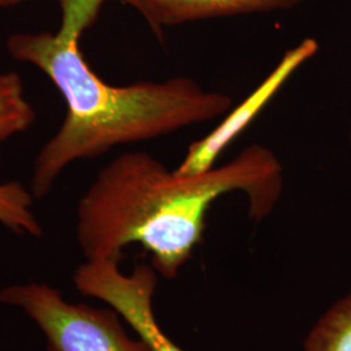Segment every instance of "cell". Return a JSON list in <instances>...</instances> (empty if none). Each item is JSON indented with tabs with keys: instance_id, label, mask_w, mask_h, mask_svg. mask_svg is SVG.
Here are the masks:
<instances>
[{
	"instance_id": "1",
	"label": "cell",
	"mask_w": 351,
	"mask_h": 351,
	"mask_svg": "<svg viewBox=\"0 0 351 351\" xmlns=\"http://www.w3.org/2000/svg\"><path fill=\"white\" fill-rule=\"evenodd\" d=\"M282 189L281 160L259 143L195 175L171 171L147 152H125L107 164L82 195L77 241L86 261H120L125 247L138 243L150 252L156 274L173 280L201 243L215 202L243 193L251 219L262 221Z\"/></svg>"
},
{
	"instance_id": "2",
	"label": "cell",
	"mask_w": 351,
	"mask_h": 351,
	"mask_svg": "<svg viewBox=\"0 0 351 351\" xmlns=\"http://www.w3.org/2000/svg\"><path fill=\"white\" fill-rule=\"evenodd\" d=\"M91 23L62 11L56 33H17L7 39L11 58L36 66L66 104L59 130L38 152L32 193L46 197L71 164L93 159L113 147L146 142L223 117L232 97L202 88L189 77L125 86L107 84L88 65L80 39Z\"/></svg>"
},
{
	"instance_id": "3",
	"label": "cell",
	"mask_w": 351,
	"mask_h": 351,
	"mask_svg": "<svg viewBox=\"0 0 351 351\" xmlns=\"http://www.w3.org/2000/svg\"><path fill=\"white\" fill-rule=\"evenodd\" d=\"M0 303L23 310L42 330L49 351H151L128 336L113 308L71 303L46 284L0 289Z\"/></svg>"
},
{
	"instance_id": "4",
	"label": "cell",
	"mask_w": 351,
	"mask_h": 351,
	"mask_svg": "<svg viewBox=\"0 0 351 351\" xmlns=\"http://www.w3.org/2000/svg\"><path fill=\"white\" fill-rule=\"evenodd\" d=\"M117 259L85 261L75 269V288L84 295L107 303L132 326L151 351H182L167 337L152 308L158 285L152 265L138 264L130 275L121 272Z\"/></svg>"
},
{
	"instance_id": "5",
	"label": "cell",
	"mask_w": 351,
	"mask_h": 351,
	"mask_svg": "<svg viewBox=\"0 0 351 351\" xmlns=\"http://www.w3.org/2000/svg\"><path fill=\"white\" fill-rule=\"evenodd\" d=\"M317 50L319 43L313 38L304 39L298 46L289 50L263 82L239 106L232 107L211 133L189 146L186 155L176 168V172L180 175H195L213 168L223 151L249 126L252 119L284 86L289 77L314 58Z\"/></svg>"
},
{
	"instance_id": "6",
	"label": "cell",
	"mask_w": 351,
	"mask_h": 351,
	"mask_svg": "<svg viewBox=\"0 0 351 351\" xmlns=\"http://www.w3.org/2000/svg\"><path fill=\"white\" fill-rule=\"evenodd\" d=\"M303 0H136L138 11L158 38L164 27L202 20L271 12L295 7Z\"/></svg>"
},
{
	"instance_id": "7",
	"label": "cell",
	"mask_w": 351,
	"mask_h": 351,
	"mask_svg": "<svg viewBox=\"0 0 351 351\" xmlns=\"http://www.w3.org/2000/svg\"><path fill=\"white\" fill-rule=\"evenodd\" d=\"M303 351H351V293L317 320L304 339Z\"/></svg>"
},
{
	"instance_id": "8",
	"label": "cell",
	"mask_w": 351,
	"mask_h": 351,
	"mask_svg": "<svg viewBox=\"0 0 351 351\" xmlns=\"http://www.w3.org/2000/svg\"><path fill=\"white\" fill-rule=\"evenodd\" d=\"M34 120L36 111L26 99L21 77L0 73V142L25 132Z\"/></svg>"
},
{
	"instance_id": "9",
	"label": "cell",
	"mask_w": 351,
	"mask_h": 351,
	"mask_svg": "<svg viewBox=\"0 0 351 351\" xmlns=\"http://www.w3.org/2000/svg\"><path fill=\"white\" fill-rule=\"evenodd\" d=\"M32 190L17 182H0V224L17 234L40 237L42 226L33 211Z\"/></svg>"
},
{
	"instance_id": "10",
	"label": "cell",
	"mask_w": 351,
	"mask_h": 351,
	"mask_svg": "<svg viewBox=\"0 0 351 351\" xmlns=\"http://www.w3.org/2000/svg\"><path fill=\"white\" fill-rule=\"evenodd\" d=\"M26 0H0V7L5 8V7H13L17 5L20 3H24Z\"/></svg>"
},
{
	"instance_id": "11",
	"label": "cell",
	"mask_w": 351,
	"mask_h": 351,
	"mask_svg": "<svg viewBox=\"0 0 351 351\" xmlns=\"http://www.w3.org/2000/svg\"><path fill=\"white\" fill-rule=\"evenodd\" d=\"M350 143H351V126H350Z\"/></svg>"
}]
</instances>
